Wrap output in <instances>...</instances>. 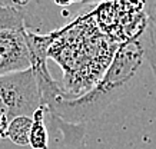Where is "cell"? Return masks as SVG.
Instances as JSON below:
<instances>
[{"instance_id": "obj_4", "label": "cell", "mask_w": 156, "mask_h": 149, "mask_svg": "<svg viewBox=\"0 0 156 149\" xmlns=\"http://www.w3.org/2000/svg\"><path fill=\"white\" fill-rule=\"evenodd\" d=\"M46 106L42 105L37 108L32 115V129L29 145L33 149H48L49 148V136L44 126V115H46Z\"/></svg>"}, {"instance_id": "obj_1", "label": "cell", "mask_w": 156, "mask_h": 149, "mask_svg": "<svg viewBox=\"0 0 156 149\" xmlns=\"http://www.w3.org/2000/svg\"><path fill=\"white\" fill-rule=\"evenodd\" d=\"M155 46L153 26L146 24L140 33L123 42L118 48L105 76L87 93L69 98L60 92L50 76L48 65L33 67L42 92L43 105L62 125L83 126L99 118L113 102L126 95L137 82Z\"/></svg>"}, {"instance_id": "obj_3", "label": "cell", "mask_w": 156, "mask_h": 149, "mask_svg": "<svg viewBox=\"0 0 156 149\" xmlns=\"http://www.w3.org/2000/svg\"><path fill=\"white\" fill-rule=\"evenodd\" d=\"M30 34L26 29H0V77L33 66Z\"/></svg>"}, {"instance_id": "obj_5", "label": "cell", "mask_w": 156, "mask_h": 149, "mask_svg": "<svg viewBox=\"0 0 156 149\" xmlns=\"http://www.w3.org/2000/svg\"><path fill=\"white\" fill-rule=\"evenodd\" d=\"M32 129V116H16L10 120L6 138L19 146H27Z\"/></svg>"}, {"instance_id": "obj_2", "label": "cell", "mask_w": 156, "mask_h": 149, "mask_svg": "<svg viewBox=\"0 0 156 149\" xmlns=\"http://www.w3.org/2000/svg\"><path fill=\"white\" fill-rule=\"evenodd\" d=\"M42 105V92L33 67L0 77V139H6L10 120L16 116H32Z\"/></svg>"}]
</instances>
